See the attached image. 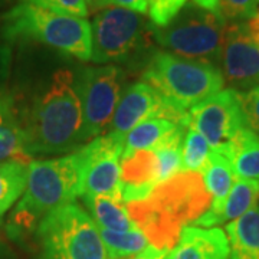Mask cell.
Here are the masks:
<instances>
[{"instance_id":"17","label":"cell","mask_w":259,"mask_h":259,"mask_svg":"<svg viewBox=\"0 0 259 259\" xmlns=\"http://www.w3.org/2000/svg\"><path fill=\"white\" fill-rule=\"evenodd\" d=\"M229 259H259V206L226 225Z\"/></svg>"},{"instance_id":"6","label":"cell","mask_w":259,"mask_h":259,"mask_svg":"<svg viewBox=\"0 0 259 259\" xmlns=\"http://www.w3.org/2000/svg\"><path fill=\"white\" fill-rule=\"evenodd\" d=\"M36 235L40 259H108L98 226L75 202L45 214Z\"/></svg>"},{"instance_id":"26","label":"cell","mask_w":259,"mask_h":259,"mask_svg":"<svg viewBox=\"0 0 259 259\" xmlns=\"http://www.w3.org/2000/svg\"><path fill=\"white\" fill-rule=\"evenodd\" d=\"M210 153L212 148L203 136L192 127H186L182 144V171H202Z\"/></svg>"},{"instance_id":"8","label":"cell","mask_w":259,"mask_h":259,"mask_svg":"<svg viewBox=\"0 0 259 259\" xmlns=\"http://www.w3.org/2000/svg\"><path fill=\"white\" fill-rule=\"evenodd\" d=\"M151 26L141 13L124 8H105L93 20V55L95 64L125 61L144 47Z\"/></svg>"},{"instance_id":"20","label":"cell","mask_w":259,"mask_h":259,"mask_svg":"<svg viewBox=\"0 0 259 259\" xmlns=\"http://www.w3.org/2000/svg\"><path fill=\"white\" fill-rule=\"evenodd\" d=\"M30 158L23 125H19L10 102L0 98V161L15 160L28 164Z\"/></svg>"},{"instance_id":"14","label":"cell","mask_w":259,"mask_h":259,"mask_svg":"<svg viewBox=\"0 0 259 259\" xmlns=\"http://www.w3.org/2000/svg\"><path fill=\"white\" fill-rule=\"evenodd\" d=\"M121 192L122 202L144 200L158 185V161L153 150H139L121 156Z\"/></svg>"},{"instance_id":"3","label":"cell","mask_w":259,"mask_h":259,"mask_svg":"<svg viewBox=\"0 0 259 259\" xmlns=\"http://www.w3.org/2000/svg\"><path fill=\"white\" fill-rule=\"evenodd\" d=\"M81 164V150L52 160L30 161L26 189L10 216V232L30 231L51 210L74 202L79 196Z\"/></svg>"},{"instance_id":"2","label":"cell","mask_w":259,"mask_h":259,"mask_svg":"<svg viewBox=\"0 0 259 259\" xmlns=\"http://www.w3.org/2000/svg\"><path fill=\"white\" fill-rule=\"evenodd\" d=\"M82 122L74 74L59 69L47 91L35 100L23 125L28 154L32 157L74 150L82 143Z\"/></svg>"},{"instance_id":"1","label":"cell","mask_w":259,"mask_h":259,"mask_svg":"<svg viewBox=\"0 0 259 259\" xmlns=\"http://www.w3.org/2000/svg\"><path fill=\"white\" fill-rule=\"evenodd\" d=\"M212 196L203 177L194 171H180L154 187L148 197L127 203L136 228L157 249H173L185 226L209 210Z\"/></svg>"},{"instance_id":"27","label":"cell","mask_w":259,"mask_h":259,"mask_svg":"<svg viewBox=\"0 0 259 259\" xmlns=\"http://www.w3.org/2000/svg\"><path fill=\"white\" fill-rule=\"evenodd\" d=\"M259 13V0H219V15L228 22H243Z\"/></svg>"},{"instance_id":"22","label":"cell","mask_w":259,"mask_h":259,"mask_svg":"<svg viewBox=\"0 0 259 259\" xmlns=\"http://www.w3.org/2000/svg\"><path fill=\"white\" fill-rule=\"evenodd\" d=\"M177 125V122L167 118H151L140 122L125 136L122 156H128L139 150H153Z\"/></svg>"},{"instance_id":"7","label":"cell","mask_w":259,"mask_h":259,"mask_svg":"<svg viewBox=\"0 0 259 259\" xmlns=\"http://www.w3.org/2000/svg\"><path fill=\"white\" fill-rule=\"evenodd\" d=\"M226 20L194 3L186 5L166 26H151V36L175 55L218 64L221 61Z\"/></svg>"},{"instance_id":"21","label":"cell","mask_w":259,"mask_h":259,"mask_svg":"<svg viewBox=\"0 0 259 259\" xmlns=\"http://www.w3.org/2000/svg\"><path fill=\"white\" fill-rule=\"evenodd\" d=\"M83 203L88 206L93 221L100 229L112 232H127L136 229L124 204L110 197L82 196Z\"/></svg>"},{"instance_id":"23","label":"cell","mask_w":259,"mask_h":259,"mask_svg":"<svg viewBox=\"0 0 259 259\" xmlns=\"http://www.w3.org/2000/svg\"><path fill=\"white\" fill-rule=\"evenodd\" d=\"M186 125L179 124L170 134L153 147L158 161V185L182 171V144Z\"/></svg>"},{"instance_id":"19","label":"cell","mask_w":259,"mask_h":259,"mask_svg":"<svg viewBox=\"0 0 259 259\" xmlns=\"http://www.w3.org/2000/svg\"><path fill=\"white\" fill-rule=\"evenodd\" d=\"M238 177L259 180V136L248 127L242 128L225 148Z\"/></svg>"},{"instance_id":"4","label":"cell","mask_w":259,"mask_h":259,"mask_svg":"<svg viewBox=\"0 0 259 259\" xmlns=\"http://www.w3.org/2000/svg\"><path fill=\"white\" fill-rule=\"evenodd\" d=\"M3 35L44 44L79 61H91L93 32L88 20L20 3L3 16Z\"/></svg>"},{"instance_id":"15","label":"cell","mask_w":259,"mask_h":259,"mask_svg":"<svg viewBox=\"0 0 259 259\" xmlns=\"http://www.w3.org/2000/svg\"><path fill=\"white\" fill-rule=\"evenodd\" d=\"M167 259H229L228 236L218 226H185Z\"/></svg>"},{"instance_id":"16","label":"cell","mask_w":259,"mask_h":259,"mask_svg":"<svg viewBox=\"0 0 259 259\" xmlns=\"http://www.w3.org/2000/svg\"><path fill=\"white\" fill-rule=\"evenodd\" d=\"M259 199V180L238 177L233 183L221 210L216 213H203L194 225L202 228H214L218 225L235 221L256 206Z\"/></svg>"},{"instance_id":"32","label":"cell","mask_w":259,"mask_h":259,"mask_svg":"<svg viewBox=\"0 0 259 259\" xmlns=\"http://www.w3.org/2000/svg\"><path fill=\"white\" fill-rule=\"evenodd\" d=\"M168 252H170V250L157 249L156 246L148 245L147 248L143 250V252H140V253L134 255V256H130V258L127 259H167Z\"/></svg>"},{"instance_id":"25","label":"cell","mask_w":259,"mask_h":259,"mask_svg":"<svg viewBox=\"0 0 259 259\" xmlns=\"http://www.w3.org/2000/svg\"><path fill=\"white\" fill-rule=\"evenodd\" d=\"M108 259H125L134 256L148 246L144 233L136 229L127 232H112L100 229Z\"/></svg>"},{"instance_id":"24","label":"cell","mask_w":259,"mask_h":259,"mask_svg":"<svg viewBox=\"0 0 259 259\" xmlns=\"http://www.w3.org/2000/svg\"><path fill=\"white\" fill-rule=\"evenodd\" d=\"M28 182V164L22 161L0 163V219L23 194Z\"/></svg>"},{"instance_id":"9","label":"cell","mask_w":259,"mask_h":259,"mask_svg":"<svg viewBox=\"0 0 259 259\" xmlns=\"http://www.w3.org/2000/svg\"><path fill=\"white\" fill-rule=\"evenodd\" d=\"M82 107V143L102 136L111 124L121 95V72L117 66L85 68L75 79Z\"/></svg>"},{"instance_id":"33","label":"cell","mask_w":259,"mask_h":259,"mask_svg":"<svg viewBox=\"0 0 259 259\" xmlns=\"http://www.w3.org/2000/svg\"><path fill=\"white\" fill-rule=\"evenodd\" d=\"M196 6L213 13H219V0H193Z\"/></svg>"},{"instance_id":"11","label":"cell","mask_w":259,"mask_h":259,"mask_svg":"<svg viewBox=\"0 0 259 259\" xmlns=\"http://www.w3.org/2000/svg\"><path fill=\"white\" fill-rule=\"evenodd\" d=\"M122 150L124 141L110 133L94 139L81 148V197L102 196L122 203L120 179Z\"/></svg>"},{"instance_id":"30","label":"cell","mask_w":259,"mask_h":259,"mask_svg":"<svg viewBox=\"0 0 259 259\" xmlns=\"http://www.w3.org/2000/svg\"><path fill=\"white\" fill-rule=\"evenodd\" d=\"M241 95L242 112L248 128L259 136V85L252 87Z\"/></svg>"},{"instance_id":"10","label":"cell","mask_w":259,"mask_h":259,"mask_svg":"<svg viewBox=\"0 0 259 259\" xmlns=\"http://www.w3.org/2000/svg\"><path fill=\"white\" fill-rule=\"evenodd\" d=\"M186 127L203 136L213 151L223 153L235 136L246 127L241 95L235 88L221 90L187 111Z\"/></svg>"},{"instance_id":"29","label":"cell","mask_w":259,"mask_h":259,"mask_svg":"<svg viewBox=\"0 0 259 259\" xmlns=\"http://www.w3.org/2000/svg\"><path fill=\"white\" fill-rule=\"evenodd\" d=\"M23 2L44 8V9L65 13V15H72L78 18H85L90 13L85 0H23Z\"/></svg>"},{"instance_id":"31","label":"cell","mask_w":259,"mask_h":259,"mask_svg":"<svg viewBox=\"0 0 259 259\" xmlns=\"http://www.w3.org/2000/svg\"><path fill=\"white\" fill-rule=\"evenodd\" d=\"M110 5L124 8L137 12V13H147V0H110Z\"/></svg>"},{"instance_id":"28","label":"cell","mask_w":259,"mask_h":259,"mask_svg":"<svg viewBox=\"0 0 259 259\" xmlns=\"http://www.w3.org/2000/svg\"><path fill=\"white\" fill-rule=\"evenodd\" d=\"M187 5V0H147V13L151 25L163 28Z\"/></svg>"},{"instance_id":"13","label":"cell","mask_w":259,"mask_h":259,"mask_svg":"<svg viewBox=\"0 0 259 259\" xmlns=\"http://www.w3.org/2000/svg\"><path fill=\"white\" fill-rule=\"evenodd\" d=\"M151 118H167L186 125L187 112H180L171 107L148 83L136 82L121 95L108 133L124 141L125 136L136 125Z\"/></svg>"},{"instance_id":"18","label":"cell","mask_w":259,"mask_h":259,"mask_svg":"<svg viewBox=\"0 0 259 259\" xmlns=\"http://www.w3.org/2000/svg\"><path fill=\"white\" fill-rule=\"evenodd\" d=\"M203 182L209 194L212 196V204L206 213H216L221 210L228 194L233 187L238 176L233 171L229 158L223 153L213 151L207 158V163L202 170Z\"/></svg>"},{"instance_id":"34","label":"cell","mask_w":259,"mask_h":259,"mask_svg":"<svg viewBox=\"0 0 259 259\" xmlns=\"http://www.w3.org/2000/svg\"><path fill=\"white\" fill-rule=\"evenodd\" d=\"M88 10H102L110 8V0H85Z\"/></svg>"},{"instance_id":"5","label":"cell","mask_w":259,"mask_h":259,"mask_svg":"<svg viewBox=\"0 0 259 259\" xmlns=\"http://www.w3.org/2000/svg\"><path fill=\"white\" fill-rule=\"evenodd\" d=\"M143 78L180 112L219 93L225 83L218 65L161 51L151 56Z\"/></svg>"},{"instance_id":"12","label":"cell","mask_w":259,"mask_h":259,"mask_svg":"<svg viewBox=\"0 0 259 259\" xmlns=\"http://www.w3.org/2000/svg\"><path fill=\"white\" fill-rule=\"evenodd\" d=\"M226 82L239 90L259 85V13L243 22L226 23L221 61Z\"/></svg>"}]
</instances>
